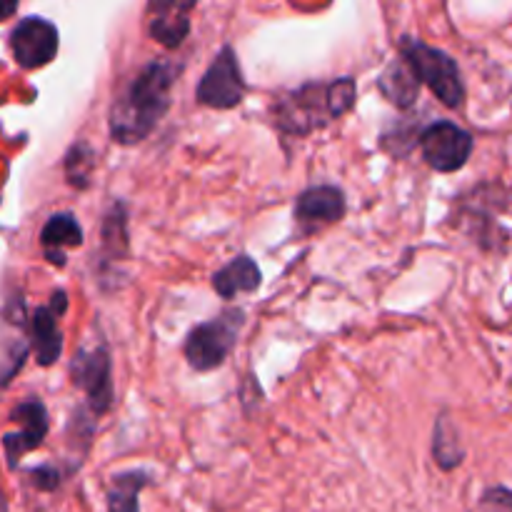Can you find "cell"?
I'll list each match as a JSON object with an SVG mask.
<instances>
[{"instance_id":"1","label":"cell","mask_w":512,"mask_h":512,"mask_svg":"<svg viewBox=\"0 0 512 512\" xmlns=\"http://www.w3.org/2000/svg\"><path fill=\"white\" fill-rule=\"evenodd\" d=\"M183 65L173 60H150L120 88L110 105V138L135 145L148 138L173 105V85Z\"/></svg>"},{"instance_id":"2","label":"cell","mask_w":512,"mask_h":512,"mask_svg":"<svg viewBox=\"0 0 512 512\" xmlns=\"http://www.w3.org/2000/svg\"><path fill=\"white\" fill-rule=\"evenodd\" d=\"M358 98L353 78H335L330 83L310 80L300 88L288 90L273 103V118L283 133L310 135L333 120L350 113Z\"/></svg>"},{"instance_id":"3","label":"cell","mask_w":512,"mask_h":512,"mask_svg":"<svg viewBox=\"0 0 512 512\" xmlns=\"http://www.w3.org/2000/svg\"><path fill=\"white\" fill-rule=\"evenodd\" d=\"M398 50L410 68L415 70L418 80L428 85L430 93L448 108L458 110L465 103V83L460 75L458 63L450 58L445 50L433 48L425 40L413 38V35H403L398 40Z\"/></svg>"},{"instance_id":"4","label":"cell","mask_w":512,"mask_h":512,"mask_svg":"<svg viewBox=\"0 0 512 512\" xmlns=\"http://www.w3.org/2000/svg\"><path fill=\"white\" fill-rule=\"evenodd\" d=\"M245 325V313L240 308H228L218 318L208 320L203 325H195L188 333L183 345L185 360L198 373L220 368L233 353L235 340Z\"/></svg>"},{"instance_id":"5","label":"cell","mask_w":512,"mask_h":512,"mask_svg":"<svg viewBox=\"0 0 512 512\" xmlns=\"http://www.w3.org/2000/svg\"><path fill=\"white\" fill-rule=\"evenodd\" d=\"M70 378L75 388H80L88 398V408L93 415H105L115 400L113 363L103 343L95 348H80L70 360Z\"/></svg>"},{"instance_id":"6","label":"cell","mask_w":512,"mask_h":512,"mask_svg":"<svg viewBox=\"0 0 512 512\" xmlns=\"http://www.w3.org/2000/svg\"><path fill=\"white\" fill-rule=\"evenodd\" d=\"M195 98L200 105L213 110L238 108L245 98V78L240 70V60L230 45L220 48L210 68L200 78L195 88Z\"/></svg>"},{"instance_id":"7","label":"cell","mask_w":512,"mask_h":512,"mask_svg":"<svg viewBox=\"0 0 512 512\" xmlns=\"http://www.w3.org/2000/svg\"><path fill=\"white\" fill-rule=\"evenodd\" d=\"M473 135L450 120H438L428 125L420 135V150L425 163L438 173H455L463 168L473 155Z\"/></svg>"},{"instance_id":"8","label":"cell","mask_w":512,"mask_h":512,"mask_svg":"<svg viewBox=\"0 0 512 512\" xmlns=\"http://www.w3.org/2000/svg\"><path fill=\"white\" fill-rule=\"evenodd\" d=\"M10 53L15 63L25 70H35L48 65L58 55L60 38L58 28L48 18L40 15H28L10 30Z\"/></svg>"},{"instance_id":"9","label":"cell","mask_w":512,"mask_h":512,"mask_svg":"<svg viewBox=\"0 0 512 512\" xmlns=\"http://www.w3.org/2000/svg\"><path fill=\"white\" fill-rule=\"evenodd\" d=\"M10 423L20 425L18 433L3 435L8 470H15L18 468V460L23 458L25 453L40 448L43 440L48 438V430H50L48 408H45V403L40 398H28L10 410Z\"/></svg>"},{"instance_id":"10","label":"cell","mask_w":512,"mask_h":512,"mask_svg":"<svg viewBox=\"0 0 512 512\" xmlns=\"http://www.w3.org/2000/svg\"><path fill=\"white\" fill-rule=\"evenodd\" d=\"M68 313V295L65 290H55L50 295L48 305L33 310L30 318V348L35 360L43 368H50L60 360L63 353V333L58 328V320Z\"/></svg>"},{"instance_id":"11","label":"cell","mask_w":512,"mask_h":512,"mask_svg":"<svg viewBox=\"0 0 512 512\" xmlns=\"http://www.w3.org/2000/svg\"><path fill=\"white\" fill-rule=\"evenodd\" d=\"M345 218V193L335 185H315L303 190L295 200V220L303 228L315 230Z\"/></svg>"},{"instance_id":"12","label":"cell","mask_w":512,"mask_h":512,"mask_svg":"<svg viewBox=\"0 0 512 512\" xmlns=\"http://www.w3.org/2000/svg\"><path fill=\"white\" fill-rule=\"evenodd\" d=\"M148 10L153 13L148 25L153 40H158L168 50L180 48L190 33L188 13L195 10V3H150Z\"/></svg>"},{"instance_id":"13","label":"cell","mask_w":512,"mask_h":512,"mask_svg":"<svg viewBox=\"0 0 512 512\" xmlns=\"http://www.w3.org/2000/svg\"><path fill=\"white\" fill-rule=\"evenodd\" d=\"M83 243V228L73 213H55L45 220L40 230V245L48 263L55 268L65 265V248H78Z\"/></svg>"},{"instance_id":"14","label":"cell","mask_w":512,"mask_h":512,"mask_svg":"<svg viewBox=\"0 0 512 512\" xmlns=\"http://www.w3.org/2000/svg\"><path fill=\"white\" fill-rule=\"evenodd\" d=\"M260 283H263V273H260L258 263L248 255L233 258L213 275V288L223 300H233L235 295L243 293H255Z\"/></svg>"},{"instance_id":"15","label":"cell","mask_w":512,"mask_h":512,"mask_svg":"<svg viewBox=\"0 0 512 512\" xmlns=\"http://www.w3.org/2000/svg\"><path fill=\"white\" fill-rule=\"evenodd\" d=\"M378 85L380 90H383L385 98L393 105H398V108H410V105L418 100L420 80L405 58L390 63L388 68H385V73L380 75Z\"/></svg>"},{"instance_id":"16","label":"cell","mask_w":512,"mask_h":512,"mask_svg":"<svg viewBox=\"0 0 512 512\" xmlns=\"http://www.w3.org/2000/svg\"><path fill=\"white\" fill-rule=\"evenodd\" d=\"M150 475L145 470H128L115 475L108 488V512H140L138 495L145 485H150Z\"/></svg>"},{"instance_id":"17","label":"cell","mask_w":512,"mask_h":512,"mask_svg":"<svg viewBox=\"0 0 512 512\" xmlns=\"http://www.w3.org/2000/svg\"><path fill=\"white\" fill-rule=\"evenodd\" d=\"M435 463L443 470H453L463 463V448L458 443V430L448 418H438L435 423V443H433Z\"/></svg>"},{"instance_id":"18","label":"cell","mask_w":512,"mask_h":512,"mask_svg":"<svg viewBox=\"0 0 512 512\" xmlns=\"http://www.w3.org/2000/svg\"><path fill=\"white\" fill-rule=\"evenodd\" d=\"M103 250L120 258L128 250V210L123 203H115L103 218Z\"/></svg>"},{"instance_id":"19","label":"cell","mask_w":512,"mask_h":512,"mask_svg":"<svg viewBox=\"0 0 512 512\" xmlns=\"http://www.w3.org/2000/svg\"><path fill=\"white\" fill-rule=\"evenodd\" d=\"M63 168H65V180H68L73 188H88L90 173H93V168H95L93 148H90L85 140L73 143V148L65 153Z\"/></svg>"},{"instance_id":"20","label":"cell","mask_w":512,"mask_h":512,"mask_svg":"<svg viewBox=\"0 0 512 512\" xmlns=\"http://www.w3.org/2000/svg\"><path fill=\"white\" fill-rule=\"evenodd\" d=\"M30 483L43 493H53L60 485V470L53 465H40V468L30 470Z\"/></svg>"},{"instance_id":"21","label":"cell","mask_w":512,"mask_h":512,"mask_svg":"<svg viewBox=\"0 0 512 512\" xmlns=\"http://www.w3.org/2000/svg\"><path fill=\"white\" fill-rule=\"evenodd\" d=\"M15 13V5H8V8L3 10V18H8V15H13Z\"/></svg>"}]
</instances>
